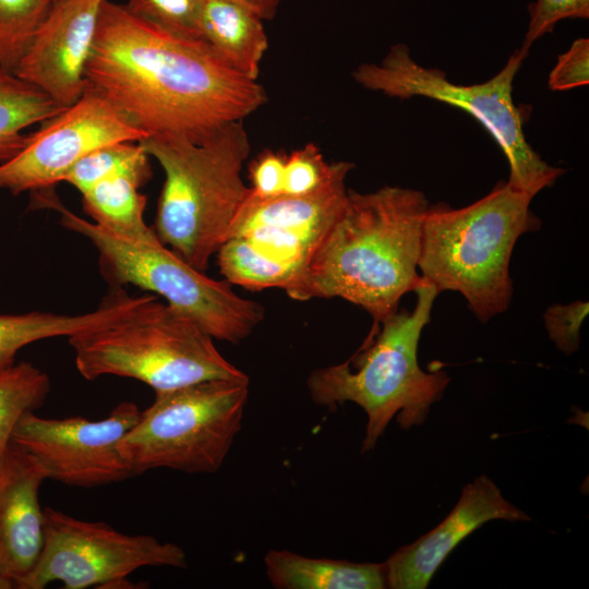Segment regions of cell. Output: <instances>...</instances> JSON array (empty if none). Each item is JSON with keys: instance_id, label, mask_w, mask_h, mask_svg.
<instances>
[{"instance_id": "cell-1", "label": "cell", "mask_w": 589, "mask_h": 589, "mask_svg": "<svg viewBox=\"0 0 589 589\" xmlns=\"http://www.w3.org/2000/svg\"><path fill=\"white\" fill-rule=\"evenodd\" d=\"M85 79L147 137L199 142L267 101L257 81L230 69L204 40L165 32L109 0Z\"/></svg>"}, {"instance_id": "cell-2", "label": "cell", "mask_w": 589, "mask_h": 589, "mask_svg": "<svg viewBox=\"0 0 589 589\" xmlns=\"http://www.w3.org/2000/svg\"><path fill=\"white\" fill-rule=\"evenodd\" d=\"M429 205L411 188L348 189L341 211L285 291L299 301L342 298L371 315L375 332L422 279L418 262Z\"/></svg>"}, {"instance_id": "cell-3", "label": "cell", "mask_w": 589, "mask_h": 589, "mask_svg": "<svg viewBox=\"0 0 589 589\" xmlns=\"http://www.w3.org/2000/svg\"><path fill=\"white\" fill-rule=\"evenodd\" d=\"M532 196L500 181L485 196L460 208L429 205L419 274L438 293L457 291L480 322L504 313L512 300L509 263L517 240L540 229Z\"/></svg>"}, {"instance_id": "cell-4", "label": "cell", "mask_w": 589, "mask_h": 589, "mask_svg": "<svg viewBox=\"0 0 589 589\" xmlns=\"http://www.w3.org/2000/svg\"><path fill=\"white\" fill-rule=\"evenodd\" d=\"M413 292L412 311L398 309L369 333L350 359L316 369L306 381L316 405L336 409L351 401L364 410L363 453L375 446L394 417L401 429L422 424L449 382L446 372H425L418 362L419 340L440 293L423 279Z\"/></svg>"}, {"instance_id": "cell-5", "label": "cell", "mask_w": 589, "mask_h": 589, "mask_svg": "<svg viewBox=\"0 0 589 589\" xmlns=\"http://www.w3.org/2000/svg\"><path fill=\"white\" fill-rule=\"evenodd\" d=\"M141 143L165 172L154 230L165 245L204 272L250 192L241 177L251 151L242 120L199 142L169 136Z\"/></svg>"}, {"instance_id": "cell-6", "label": "cell", "mask_w": 589, "mask_h": 589, "mask_svg": "<svg viewBox=\"0 0 589 589\" xmlns=\"http://www.w3.org/2000/svg\"><path fill=\"white\" fill-rule=\"evenodd\" d=\"M68 338L77 371L89 381L131 377L164 392L208 380L249 378L197 324L152 294L121 318Z\"/></svg>"}, {"instance_id": "cell-7", "label": "cell", "mask_w": 589, "mask_h": 589, "mask_svg": "<svg viewBox=\"0 0 589 589\" xmlns=\"http://www.w3.org/2000/svg\"><path fill=\"white\" fill-rule=\"evenodd\" d=\"M36 205L60 214V224L87 238L98 253L103 277L115 288L133 285L161 296L212 338L238 344L261 323L263 306L238 296L227 280L204 275L160 240H129L63 206L49 190L35 194Z\"/></svg>"}, {"instance_id": "cell-8", "label": "cell", "mask_w": 589, "mask_h": 589, "mask_svg": "<svg viewBox=\"0 0 589 589\" xmlns=\"http://www.w3.org/2000/svg\"><path fill=\"white\" fill-rule=\"evenodd\" d=\"M526 57L517 49L490 80L461 85L448 81L442 70L418 63L410 48L398 43L380 62L360 64L352 77L364 88L388 97H425L467 112L501 147L509 165L507 182L534 197L565 170L543 160L526 139L522 116L513 99L514 80Z\"/></svg>"}, {"instance_id": "cell-9", "label": "cell", "mask_w": 589, "mask_h": 589, "mask_svg": "<svg viewBox=\"0 0 589 589\" xmlns=\"http://www.w3.org/2000/svg\"><path fill=\"white\" fill-rule=\"evenodd\" d=\"M155 393L119 445L133 474L156 468L217 472L241 430L249 378L208 380Z\"/></svg>"}, {"instance_id": "cell-10", "label": "cell", "mask_w": 589, "mask_h": 589, "mask_svg": "<svg viewBox=\"0 0 589 589\" xmlns=\"http://www.w3.org/2000/svg\"><path fill=\"white\" fill-rule=\"evenodd\" d=\"M148 566L187 568V555L176 543L125 534L105 522L81 520L46 507L41 553L14 587L43 589L58 580L65 589L121 588L133 585L127 579L131 573Z\"/></svg>"}, {"instance_id": "cell-11", "label": "cell", "mask_w": 589, "mask_h": 589, "mask_svg": "<svg viewBox=\"0 0 589 589\" xmlns=\"http://www.w3.org/2000/svg\"><path fill=\"white\" fill-rule=\"evenodd\" d=\"M40 124L21 152L0 164V189L13 195L51 189L94 149L147 137L87 85L77 101Z\"/></svg>"}, {"instance_id": "cell-12", "label": "cell", "mask_w": 589, "mask_h": 589, "mask_svg": "<svg viewBox=\"0 0 589 589\" xmlns=\"http://www.w3.org/2000/svg\"><path fill=\"white\" fill-rule=\"evenodd\" d=\"M140 414L131 401L98 421L47 419L31 411L16 424L12 442L37 459L48 479L83 488L105 485L134 476L119 445Z\"/></svg>"}, {"instance_id": "cell-13", "label": "cell", "mask_w": 589, "mask_h": 589, "mask_svg": "<svg viewBox=\"0 0 589 589\" xmlns=\"http://www.w3.org/2000/svg\"><path fill=\"white\" fill-rule=\"evenodd\" d=\"M353 168L350 161H335L327 181L301 195L283 193L264 199L254 195L250 188L227 239L242 238L300 272L341 211L348 193L346 179Z\"/></svg>"}, {"instance_id": "cell-14", "label": "cell", "mask_w": 589, "mask_h": 589, "mask_svg": "<svg viewBox=\"0 0 589 589\" xmlns=\"http://www.w3.org/2000/svg\"><path fill=\"white\" fill-rule=\"evenodd\" d=\"M105 0H53L14 73L61 109L86 89L85 70Z\"/></svg>"}, {"instance_id": "cell-15", "label": "cell", "mask_w": 589, "mask_h": 589, "mask_svg": "<svg viewBox=\"0 0 589 589\" xmlns=\"http://www.w3.org/2000/svg\"><path fill=\"white\" fill-rule=\"evenodd\" d=\"M503 519L527 521L531 518L508 502L485 474L466 484L446 518L417 541L404 545L384 563L387 588L424 589L448 554L483 524Z\"/></svg>"}, {"instance_id": "cell-16", "label": "cell", "mask_w": 589, "mask_h": 589, "mask_svg": "<svg viewBox=\"0 0 589 589\" xmlns=\"http://www.w3.org/2000/svg\"><path fill=\"white\" fill-rule=\"evenodd\" d=\"M43 466L13 442L0 460V574L14 582L35 566L44 545Z\"/></svg>"}, {"instance_id": "cell-17", "label": "cell", "mask_w": 589, "mask_h": 589, "mask_svg": "<svg viewBox=\"0 0 589 589\" xmlns=\"http://www.w3.org/2000/svg\"><path fill=\"white\" fill-rule=\"evenodd\" d=\"M144 296L131 297L122 288H115L100 305L84 314H59L33 311L0 314V369L14 363L16 353L38 340L94 329L112 323L133 311Z\"/></svg>"}, {"instance_id": "cell-18", "label": "cell", "mask_w": 589, "mask_h": 589, "mask_svg": "<svg viewBox=\"0 0 589 589\" xmlns=\"http://www.w3.org/2000/svg\"><path fill=\"white\" fill-rule=\"evenodd\" d=\"M263 22L235 0H205L202 40L230 69L257 81L261 62L268 48Z\"/></svg>"}, {"instance_id": "cell-19", "label": "cell", "mask_w": 589, "mask_h": 589, "mask_svg": "<svg viewBox=\"0 0 589 589\" xmlns=\"http://www.w3.org/2000/svg\"><path fill=\"white\" fill-rule=\"evenodd\" d=\"M271 584L278 589H383L385 564L313 558L288 550H271L264 556Z\"/></svg>"}, {"instance_id": "cell-20", "label": "cell", "mask_w": 589, "mask_h": 589, "mask_svg": "<svg viewBox=\"0 0 589 589\" xmlns=\"http://www.w3.org/2000/svg\"><path fill=\"white\" fill-rule=\"evenodd\" d=\"M146 182L129 173L110 176L82 193V204L93 223L134 241L159 240L145 219L146 196L139 189Z\"/></svg>"}, {"instance_id": "cell-21", "label": "cell", "mask_w": 589, "mask_h": 589, "mask_svg": "<svg viewBox=\"0 0 589 589\" xmlns=\"http://www.w3.org/2000/svg\"><path fill=\"white\" fill-rule=\"evenodd\" d=\"M61 108L40 88L0 68V164L25 146L22 131L43 123Z\"/></svg>"}, {"instance_id": "cell-22", "label": "cell", "mask_w": 589, "mask_h": 589, "mask_svg": "<svg viewBox=\"0 0 589 589\" xmlns=\"http://www.w3.org/2000/svg\"><path fill=\"white\" fill-rule=\"evenodd\" d=\"M220 273L230 284L251 290L286 289L299 268L271 257L242 238L227 239L217 251Z\"/></svg>"}, {"instance_id": "cell-23", "label": "cell", "mask_w": 589, "mask_h": 589, "mask_svg": "<svg viewBox=\"0 0 589 589\" xmlns=\"http://www.w3.org/2000/svg\"><path fill=\"white\" fill-rule=\"evenodd\" d=\"M49 392L48 374L29 362L0 369V460L21 418L39 408Z\"/></svg>"}, {"instance_id": "cell-24", "label": "cell", "mask_w": 589, "mask_h": 589, "mask_svg": "<svg viewBox=\"0 0 589 589\" xmlns=\"http://www.w3.org/2000/svg\"><path fill=\"white\" fill-rule=\"evenodd\" d=\"M118 173L139 176L146 181L151 178L149 155L141 142H118L94 149L69 170L63 182L82 194Z\"/></svg>"}, {"instance_id": "cell-25", "label": "cell", "mask_w": 589, "mask_h": 589, "mask_svg": "<svg viewBox=\"0 0 589 589\" xmlns=\"http://www.w3.org/2000/svg\"><path fill=\"white\" fill-rule=\"evenodd\" d=\"M52 0H0V68L14 72Z\"/></svg>"}, {"instance_id": "cell-26", "label": "cell", "mask_w": 589, "mask_h": 589, "mask_svg": "<svg viewBox=\"0 0 589 589\" xmlns=\"http://www.w3.org/2000/svg\"><path fill=\"white\" fill-rule=\"evenodd\" d=\"M205 0H128L124 4L140 20L170 34L202 39Z\"/></svg>"}, {"instance_id": "cell-27", "label": "cell", "mask_w": 589, "mask_h": 589, "mask_svg": "<svg viewBox=\"0 0 589 589\" xmlns=\"http://www.w3.org/2000/svg\"><path fill=\"white\" fill-rule=\"evenodd\" d=\"M334 163H327L313 143L285 156L284 193L301 195L315 191L330 177Z\"/></svg>"}, {"instance_id": "cell-28", "label": "cell", "mask_w": 589, "mask_h": 589, "mask_svg": "<svg viewBox=\"0 0 589 589\" xmlns=\"http://www.w3.org/2000/svg\"><path fill=\"white\" fill-rule=\"evenodd\" d=\"M529 23L521 47L528 55L531 45L566 19L589 17V0H536L529 7Z\"/></svg>"}, {"instance_id": "cell-29", "label": "cell", "mask_w": 589, "mask_h": 589, "mask_svg": "<svg viewBox=\"0 0 589 589\" xmlns=\"http://www.w3.org/2000/svg\"><path fill=\"white\" fill-rule=\"evenodd\" d=\"M589 313L588 301L577 300L567 304L555 303L544 311L543 321L549 338L565 354L577 351L580 327Z\"/></svg>"}, {"instance_id": "cell-30", "label": "cell", "mask_w": 589, "mask_h": 589, "mask_svg": "<svg viewBox=\"0 0 589 589\" xmlns=\"http://www.w3.org/2000/svg\"><path fill=\"white\" fill-rule=\"evenodd\" d=\"M589 83V39L578 38L557 57L549 74L548 86L564 92Z\"/></svg>"}, {"instance_id": "cell-31", "label": "cell", "mask_w": 589, "mask_h": 589, "mask_svg": "<svg viewBox=\"0 0 589 589\" xmlns=\"http://www.w3.org/2000/svg\"><path fill=\"white\" fill-rule=\"evenodd\" d=\"M285 156L266 149L250 167L251 191L259 197H273L284 193Z\"/></svg>"}, {"instance_id": "cell-32", "label": "cell", "mask_w": 589, "mask_h": 589, "mask_svg": "<svg viewBox=\"0 0 589 589\" xmlns=\"http://www.w3.org/2000/svg\"><path fill=\"white\" fill-rule=\"evenodd\" d=\"M250 9L263 21L273 20L284 0H235Z\"/></svg>"}, {"instance_id": "cell-33", "label": "cell", "mask_w": 589, "mask_h": 589, "mask_svg": "<svg viewBox=\"0 0 589 589\" xmlns=\"http://www.w3.org/2000/svg\"><path fill=\"white\" fill-rule=\"evenodd\" d=\"M14 587V581L0 574V589H11Z\"/></svg>"}, {"instance_id": "cell-34", "label": "cell", "mask_w": 589, "mask_h": 589, "mask_svg": "<svg viewBox=\"0 0 589 589\" xmlns=\"http://www.w3.org/2000/svg\"><path fill=\"white\" fill-rule=\"evenodd\" d=\"M53 1V0H52Z\"/></svg>"}]
</instances>
